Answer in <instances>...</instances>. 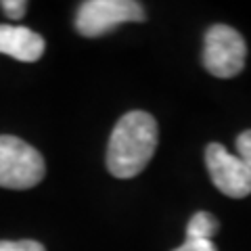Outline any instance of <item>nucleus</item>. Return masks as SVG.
Here are the masks:
<instances>
[{
	"mask_svg": "<svg viewBox=\"0 0 251 251\" xmlns=\"http://www.w3.org/2000/svg\"><path fill=\"white\" fill-rule=\"evenodd\" d=\"M44 157L17 136H0V186L25 191L44 178Z\"/></svg>",
	"mask_w": 251,
	"mask_h": 251,
	"instance_id": "nucleus-2",
	"label": "nucleus"
},
{
	"mask_svg": "<svg viewBox=\"0 0 251 251\" xmlns=\"http://www.w3.org/2000/svg\"><path fill=\"white\" fill-rule=\"evenodd\" d=\"M220 230V222L216 216H211L209 211H197L186 226V239H199V241H211L214 234Z\"/></svg>",
	"mask_w": 251,
	"mask_h": 251,
	"instance_id": "nucleus-7",
	"label": "nucleus"
},
{
	"mask_svg": "<svg viewBox=\"0 0 251 251\" xmlns=\"http://www.w3.org/2000/svg\"><path fill=\"white\" fill-rule=\"evenodd\" d=\"M205 166L214 186L226 197L243 199L251 193V170L239 155L228 153L222 145L211 143L205 149Z\"/></svg>",
	"mask_w": 251,
	"mask_h": 251,
	"instance_id": "nucleus-5",
	"label": "nucleus"
},
{
	"mask_svg": "<svg viewBox=\"0 0 251 251\" xmlns=\"http://www.w3.org/2000/svg\"><path fill=\"white\" fill-rule=\"evenodd\" d=\"M44 38L23 25H0V54L34 63L44 54Z\"/></svg>",
	"mask_w": 251,
	"mask_h": 251,
	"instance_id": "nucleus-6",
	"label": "nucleus"
},
{
	"mask_svg": "<svg viewBox=\"0 0 251 251\" xmlns=\"http://www.w3.org/2000/svg\"><path fill=\"white\" fill-rule=\"evenodd\" d=\"M157 122L147 111L126 113L109 138L107 168L115 178H134L147 168L157 149Z\"/></svg>",
	"mask_w": 251,
	"mask_h": 251,
	"instance_id": "nucleus-1",
	"label": "nucleus"
},
{
	"mask_svg": "<svg viewBox=\"0 0 251 251\" xmlns=\"http://www.w3.org/2000/svg\"><path fill=\"white\" fill-rule=\"evenodd\" d=\"M237 151L241 159L245 161V166L251 170V130H245L237 138Z\"/></svg>",
	"mask_w": 251,
	"mask_h": 251,
	"instance_id": "nucleus-10",
	"label": "nucleus"
},
{
	"mask_svg": "<svg viewBox=\"0 0 251 251\" xmlns=\"http://www.w3.org/2000/svg\"><path fill=\"white\" fill-rule=\"evenodd\" d=\"M145 6L134 0H88L75 15V27L86 38L109 34L122 23L145 21Z\"/></svg>",
	"mask_w": 251,
	"mask_h": 251,
	"instance_id": "nucleus-4",
	"label": "nucleus"
},
{
	"mask_svg": "<svg viewBox=\"0 0 251 251\" xmlns=\"http://www.w3.org/2000/svg\"><path fill=\"white\" fill-rule=\"evenodd\" d=\"M0 251H46L38 241H0Z\"/></svg>",
	"mask_w": 251,
	"mask_h": 251,
	"instance_id": "nucleus-8",
	"label": "nucleus"
},
{
	"mask_svg": "<svg viewBox=\"0 0 251 251\" xmlns=\"http://www.w3.org/2000/svg\"><path fill=\"white\" fill-rule=\"evenodd\" d=\"M247 44L237 29L218 23L211 25L203 42V67L216 77H234L243 72Z\"/></svg>",
	"mask_w": 251,
	"mask_h": 251,
	"instance_id": "nucleus-3",
	"label": "nucleus"
},
{
	"mask_svg": "<svg viewBox=\"0 0 251 251\" xmlns=\"http://www.w3.org/2000/svg\"><path fill=\"white\" fill-rule=\"evenodd\" d=\"M0 6L4 9V15L9 19H21L23 15H25V9H27V2H23V0H2Z\"/></svg>",
	"mask_w": 251,
	"mask_h": 251,
	"instance_id": "nucleus-9",
	"label": "nucleus"
},
{
	"mask_svg": "<svg viewBox=\"0 0 251 251\" xmlns=\"http://www.w3.org/2000/svg\"><path fill=\"white\" fill-rule=\"evenodd\" d=\"M174 251H218L211 241H199V239H186L182 245Z\"/></svg>",
	"mask_w": 251,
	"mask_h": 251,
	"instance_id": "nucleus-11",
	"label": "nucleus"
}]
</instances>
